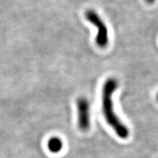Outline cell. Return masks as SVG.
Segmentation results:
<instances>
[{"instance_id": "1", "label": "cell", "mask_w": 158, "mask_h": 158, "mask_svg": "<svg viewBox=\"0 0 158 158\" xmlns=\"http://www.w3.org/2000/svg\"><path fill=\"white\" fill-rule=\"evenodd\" d=\"M117 87L118 81L116 78H109L105 81L102 90V110L105 119L116 135L122 139H126L129 136L130 131L116 115L114 108L112 97Z\"/></svg>"}, {"instance_id": "2", "label": "cell", "mask_w": 158, "mask_h": 158, "mask_svg": "<svg viewBox=\"0 0 158 158\" xmlns=\"http://www.w3.org/2000/svg\"><path fill=\"white\" fill-rule=\"evenodd\" d=\"M85 17L88 21H89L98 29L95 37L96 44L100 48H106L108 44V30L103 20L94 10H86L85 13Z\"/></svg>"}, {"instance_id": "3", "label": "cell", "mask_w": 158, "mask_h": 158, "mask_svg": "<svg viewBox=\"0 0 158 158\" xmlns=\"http://www.w3.org/2000/svg\"><path fill=\"white\" fill-rule=\"evenodd\" d=\"M77 110H78V126L82 132L89 130L91 125L90 103L84 97H81L77 100Z\"/></svg>"}, {"instance_id": "4", "label": "cell", "mask_w": 158, "mask_h": 158, "mask_svg": "<svg viewBox=\"0 0 158 158\" xmlns=\"http://www.w3.org/2000/svg\"><path fill=\"white\" fill-rule=\"evenodd\" d=\"M47 147L51 153H59L63 148V142L58 137H51L49 138Z\"/></svg>"}, {"instance_id": "5", "label": "cell", "mask_w": 158, "mask_h": 158, "mask_svg": "<svg viewBox=\"0 0 158 158\" xmlns=\"http://www.w3.org/2000/svg\"><path fill=\"white\" fill-rule=\"evenodd\" d=\"M145 1L147 2V3H149V4H152V3L155 2V0H145Z\"/></svg>"}, {"instance_id": "6", "label": "cell", "mask_w": 158, "mask_h": 158, "mask_svg": "<svg viewBox=\"0 0 158 158\" xmlns=\"http://www.w3.org/2000/svg\"><path fill=\"white\" fill-rule=\"evenodd\" d=\"M157 101H158V93H157Z\"/></svg>"}]
</instances>
